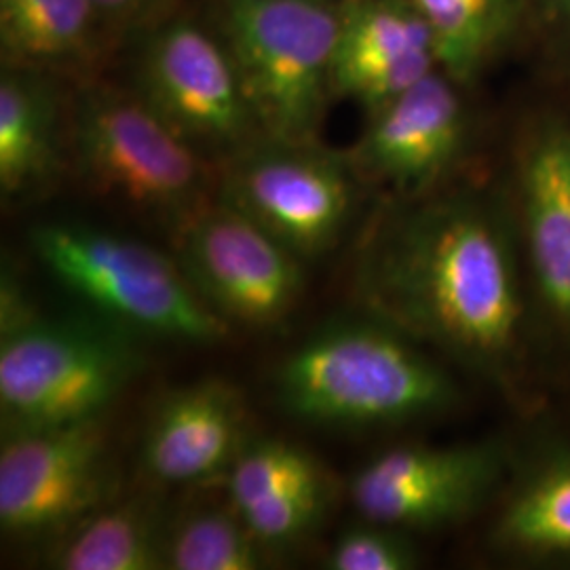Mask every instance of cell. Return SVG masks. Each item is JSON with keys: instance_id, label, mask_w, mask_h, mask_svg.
Listing matches in <instances>:
<instances>
[{"instance_id": "cell-6", "label": "cell", "mask_w": 570, "mask_h": 570, "mask_svg": "<svg viewBox=\"0 0 570 570\" xmlns=\"http://www.w3.org/2000/svg\"><path fill=\"white\" fill-rule=\"evenodd\" d=\"M136 336L94 320L32 315L0 332L2 435L72 425L102 416L136 379Z\"/></svg>"}, {"instance_id": "cell-5", "label": "cell", "mask_w": 570, "mask_h": 570, "mask_svg": "<svg viewBox=\"0 0 570 570\" xmlns=\"http://www.w3.org/2000/svg\"><path fill=\"white\" fill-rule=\"evenodd\" d=\"M338 0H218V37L265 138L317 142L332 94Z\"/></svg>"}, {"instance_id": "cell-22", "label": "cell", "mask_w": 570, "mask_h": 570, "mask_svg": "<svg viewBox=\"0 0 570 570\" xmlns=\"http://www.w3.org/2000/svg\"><path fill=\"white\" fill-rule=\"evenodd\" d=\"M271 556L230 501L195 505L167 522V569L258 570L265 569Z\"/></svg>"}, {"instance_id": "cell-17", "label": "cell", "mask_w": 570, "mask_h": 570, "mask_svg": "<svg viewBox=\"0 0 570 570\" xmlns=\"http://www.w3.org/2000/svg\"><path fill=\"white\" fill-rule=\"evenodd\" d=\"M490 510L494 556L532 569H570V442L515 456Z\"/></svg>"}, {"instance_id": "cell-1", "label": "cell", "mask_w": 570, "mask_h": 570, "mask_svg": "<svg viewBox=\"0 0 570 570\" xmlns=\"http://www.w3.org/2000/svg\"><path fill=\"white\" fill-rule=\"evenodd\" d=\"M351 289L370 317L529 402L539 332L508 195L387 199L357 239Z\"/></svg>"}, {"instance_id": "cell-16", "label": "cell", "mask_w": 570, "mask_h": 570, "mask_svg": "<svg viewBox=\"0 0 570 570\" xmlns=\"http://www.w3.org/2000/svg\"><path fill=\"white\" fill-rule=\"evenodd\" d=\"M225 480L230 505L271 553L311 537L334 501L322 461L277 438L249 440Z\"/></svg>"}, {"instance_id": "cell-9", "label": "cell", "mask_w": 570, "mask_h": 570, "mask_svg": "<svg viewBox=\"0 0 570 570\" xmlns=\"http://www.w3.org/2000/svg\"><path fill=\"white\" fill-rule=\"evenodd\" d=\"M117 469L102 416L2 435L0 529L21 543H53L115 501Z\"/></svg>"}, {"instance_id": "cell-24", "label": "cell", "mask_w": 570, "mask_h": 570, "mask_svg": "<svg viewBox=\"0 0 570 570\" xmlns=\"http://www.w3.org/2000/svg\"><path fill=\"white\" fill-rule=\"evenodd\" d=\"M534 28L570 63V0H530V30Z\"/></svg>"}, {"instance_id": "cell-15", "label": "cell", "mask_w": 570, "mask_h": 570, "mask_svg": "<svg viewBox=\"0 0 570 570\" xmlns=\"http://www.w3.org/2000/svg\"><path fill=\"white\" fill-rule=\"evenodd\" d=\"M247 442L242 391L207 379L174 391L157 407L144 435L142 468L165 487L212 482L225 478Z\"/></svg>"}, {"instance_id": "cell-21", "label": "cell", "mask_w": 570, "mask_h": 570, "mask_svg": "<svg viewBox=\"0 0 570 570\" xmlns=\"http://www.w3.org/2000/svg\"><path fill=\"white\" fill-rule=\"evenodd\" d=\"M102 23L91 0H0L4 66L45 70L87 60Z\"/></svg>"}, {"instance_id": "cell-12", "label": "cell", "mask_w": 570, "mask_h": 570, "mask_svg": "<svg viewBox=\"0 0 570 570\" xmlns=\"http://www.w3.org/2000/svg\"><path fill=\"white\" fill-rule=\"evenodd\" d=\"M465 89L435 70L367 112L364 134L346 153L364 186L381 188L387 199H419L449 188L475 136Z\"/></svg>"}, {"instance_id": "cell-13", "label": "cell", "mask_w": 570, "mask_h": 570, "mask_svg": "<svg viewBox=\"0 0 570 570\" xmlns=\"http://www.w3.org/2000/svg\"><path fill=\"white\" fill-rule=\"evenodd\" d=\"M176 242L190 284L228 326H279L305 292L303 261L220 197Z\"/></svg>"}, {"instance_id": "cell-18", "label": "cell", "mask_w": 570, "mask_h": 570, "mask_svg": "<svg viewBox=\"0 0 570 570\" xmlns=\"http://www.w3.org/2000/svg\"><path fill=\"white\" fill-rule=\"evenodd\" d=\"M60 104L41 70L4 66L0 77V190L39 193L60 169Z\"/></svg>"}, {"instance_id": "cell-25", "label": "cell", "mask_w": 570, "mask_h": 570, "mask_svg": "<svg viewBox=\"0 0 570 570\" xmlns=\"http://www.w3.org/2000/svg\"><path fill=\"white\" fill-rule=\"evenodd\" d=\"M102 23H134L159 11L167 0H91Z\"/></svg>"}, {"instance_id": "cell-8", "label": "cell", "mask_w": 570, "mask_h": 570, "mask_svg": "<svg viewBox=\"0 0 570 570\" xmlns=\"http://www.w3.org/2000/svg\"><path fill=\"white\" fill-rule=\"evenodd\" d=\"M131 91L218 167L265 138L220 37L197 21H165L148 35Z\"/></svg>"}, {"instance_id": "cell-11", "label": "cell", "mask_w": 570, "mask_h": 570, "mask_svg": "<svg viewBox=\"0 0 570 570\" xmlns=\"http://www.w3.org/2000/svg\"><path fill=\"white\" fill-rule=\"evenodd\" d=\"M508 197L539 341L570 362V115L543 110L522 125Z\"/></svg>"}, {"instance_id": "cell-2", "label": "cell", "mask_w": 570, "mask_h": 570, "mask_svg": "<svg viewBox=\"0 0 570 570\" xmlns=\"http://www.w3.org/2000/svg\"><path fill=\"white\" fill-rule=\"evenodd\" d=\"M275 393L296 419L366 429L449 412L461 391L428 346L366 315L324 327L292 351Z\"/></svg>"}, {"instance_id": "cell-23", "label": "cell", "mask_w": 570, "mask_h": 570, "mask_svg": "<svg viewBox=\"0 0 570 570\" xmlns=\"http://www.w3.org/2000/svg\"><path fill=\"white\" fill-rule=\"evenodd\" d=\"M421 564L414 534L362 518L345 530L327 556L332 570H412Z\"/></svg>"}, {"instance_id": "cell-7", "label": "cell", "mask_w": 570, "mask_h": 570, "mask_svg": "<svg viewBox=\"0 0 570 570\" xmlns=\"http://www.w3.org/2000/svg\"><path fill=\"white\" fill-rule=\"evenodd\" d=\"M362 186L346 153L263 138L220 165L218 197L311 261L341 242Z\"/></svg>"}, {"instance_id": "cell-26", "label": "cell", "mask_w": 570, "mask_h": 570, "mask_svg": "<svg viewBox=\"0 0 570 570\" xmlns=\"http://www.w3.org/2000/svg\"><path fill=\"white\" fill-rule=\"evenodd\" d=\"M338 2H346V0H338Z\"/></svg>"}, {"instance_id": "cell-3", "label": "cell", "mask_w": 570, "mask_h": 570, "mask_svg": "<svg viewBox=\"0 0 570 570\" xmlns=\"http://www.w3.org/2000/svg\"><path fill=\"white\" fill-rule=\"evenodd\" d=\"M70 140L91 190L161 226L174 239L218 199L220 167L134 91L87 87L75 104Z\"/></svg>"}, {"instance_id": "cell-10", "label": "cell", "mask_w": 570, "mask_h": 570, "mask_svg": "<svg viewBox=\"0 0 570 570\" xmlns=\"http://www.w3.org/2000/svg\"><path fill=\"white\" fill-rule=\"evenodd\" d=\"M515 454L501 438L450 446H397L370 459L348 494L362 518L406 532H431L490 510Z\"/></svg>"}, {"instance_id": "cell-20", "label": "cell", "mask_w": 570, "mask_h": 570, "mask_svg": "<svg viewBox=\"0 0 570 570\" xmlns=\"http://www.w3.org/2000/svg\"><path fill=\"white\" fill-rule=\"evenodd\" d=\"M431 30L440 70L471 87L530 30V0H412Z\"/></svg>"}, {"instance_id": "cell-4", "label": "cell", "mask_w": 570, "mask_h": 570, "mask_svg": "<svg viewBox=\"0 0 570 570\" xmlns=\"http://www.w3.org/2000/svg\"><path fill=\"white\" fill-rule=\"evenodd\" d=\"M30 245L49 275L96 317L125 332L188 345H214L228 324L190 284L180 261L91 226L41 225Z\"/></svg>"}, {"instance_id": "cell-14", "label": "cell", "mask_w": 570, "mask_h": 570, "mask_svg": "<svg viewBox=\"0 0 570 570\" xmlns=\"http://www.w3.org/2000/svg\"><path fill=\"white\" fill-rule=\"evenodd\" d=\"M440 70L435 42L412 0H346L332 61V94L367 112Z\"/></svg>"}, {"instance_id": "cell-19", "label": "cell", "mask_w": 570, "mask_h": 570, "mask_svg": "<svg viewBox=\"0 0 570 570\" xmlns=\"http://www.w3.org/2000/svg\"><path fill=\"white\" fill-rule=\"evenodd\" d=\"M167 522L153 499H115L49 543L47 564L60 570L167 569Z\"/></svg>"}]
</instances>
